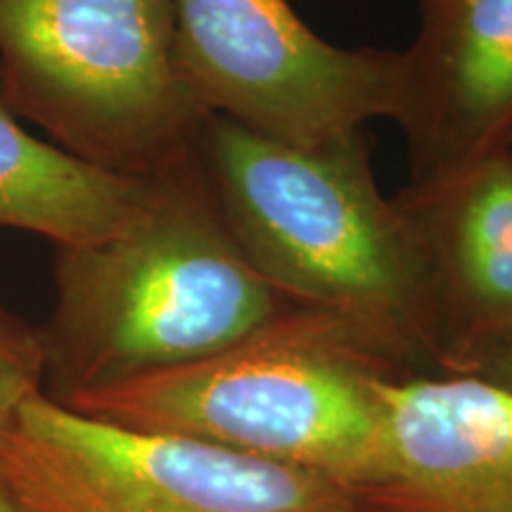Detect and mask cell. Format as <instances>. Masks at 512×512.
<instances>
[{
    "label": "cell",
    "mask_w": 512,
    "mask_h": 512,
    "mask_svg": "<svg viewBox=\"0 0 512 512\" xmlns=\"http://www.w3.org/2000/svg\"><path fill=\"white\" fill-rule=\"evenodd\" d=\"M425 268L441 375H475L512 347V164L503 150L396 195Z\"/></svg>",
    "instance_id": "52a82bcc"
},
{
    "label": "cell",
    "mask_w": 512,
    "mask_h": 512,
    "mask_svg": "<svg viewBox=\"0 0 512 512\" xmlns=\"http://www.w3.org/2000/svg\"><path fill=\"white\" fill-rule=\"evenodd\" d=\"M373 494L380 498L382 505H384V510H387V512H427V510L418 508V505L403 501V498H396L392 494H384V491H373Z\"/></svg>",
    "instance_id": "5bb4252c"
},
{
    "label": "cell",
    "mask_w": 512,
    "mask_h": 512,
    "mask_svg": "<svg viewBox=\"0 0 512 512\" xmlns=\"http://www.w3.org/2000/svg\"><path fill=\"white\" fill-rule=\"evenodd\" d=\"M195 155L223 221L292 302L373 330L434 366L425 268L401 204L377 188L363 133L285 145L209 114Z\"/></svg>",
    "instance_id": "7a4b0ae2"
},
{
    "label": "cell",
    "mask_w": 512,
    "mask_h": 512,
    "mask_svg": "<svg viewBox=\"0 0 512 512\" xmlns=\"http://www.w3.org/2000/svg\"><path fill=\"white\" fill-rule=\"evenodd\" d=\"M475 375H482L486 380L501 384V387L512 392V347L498 351L496 356H491Z\"/></svg>",
    "instance_id": "7c38bea8"
},
{
    "label": "cell",
    "mask_w": 512,
    "mask_h": 512,
    "mask_svg": "<svg viewBox=\"0 0 512 512\" xmlns=\"http://www.w3.org/2000/svg\"><path fill=\"white\" fill-rule=\"evenodd\" d=\"M152 188L155 178L102 169L36 138L0 98V228L55 247L98 245L133 221Z\"/></svg>",
    "instance_id": "30bf717a"
},
{
    "label": "cell",
    "mask_w": 512,
    "mask_h": 512,
    "mask_svg": "<svg viewBox=\"0 0 512 512\" xmlns=\"http://www.w3.org/2000/svg\"><path fill=\"white\" fill-rule=\"evenodd\" d=\"M46 392V347L41 330L0 302V425L24 403Z\"/></svg>",
    "instance_id": "8fae6325"
},
{
    "label": "cell",
    "mask_w": 512,
    "mask_h": 512,
    "mask_svg": "<svg viewBox=\"0 0 512 512\" xmlns=\"http://www.w3.org/2000/svg\"><path fill=\"white\" fill-rule=\"evenodd\" d=\"M0 477L31 512H384L370 491L207 441L128 430L46 394L0 425Z\"/></svg>",
    "instance_id": "5b68a950"
},
{
    "label": "cell",
    "mask_w": 512,
    "mask_h": 512,
    "mask_svg": "<svg viewBox=\"0 0 512 512\" xmlns=\"http://www.w3.org/2000/svg\"><path fill=\"white\" fill-rule=\"evenodd\" d=\"M297 309L242 252L192 152L117 235L57 247L43 394L67 401L197 363Z\"/></svg>",
    "instance_id": "6da1fadb"
},
{
    "label": "cell",
    "mask_w": 512,
    "mask_h": 512,
    "mask_svg": "<svg viewBox=\"0 0 512 512\" xmlns=\"http://www.w3.org/2000/svg\"><path fill=\"white\" fill-rule=\"evenodd\" d=\"M382 486L432 512L512 503V392L482 375L380 384Z\"/></svg>",
    "instance_id": "9c48e42d"
},
{
    "label": "cell",
    "mask_w": 512,
    "mask_h": 512,
    "mask_svg": "<svg viewBox=\"0 0 512 512\" xmlns=\"http://www.w3.org/2000/svg\"><path fill=\"white\" fill-rule=\"evenodd\" d=\"M396 124L411 185L444 181L503 150L512 131V0H420L403 50Z\"/></svg>",
    "instance_id": "ba28073f"
},
{
    "label": "cell",
    "mask_w": 512,
    "mask_h": 512,
    "mask_svg": "<svg viewBox=\"0 0 512 512\" xmlns=\"http://www.w3.org/2000/svg\"><path fill=\"white\" fill-rule=\"evenodd\" d=\"M430 512H432V510H430ZM489 512H512V503H508V505H501V508L489 510Z\"/></svg>",
    "instance_id": "2e32d148"
},
{
    "label": "cell",
    "mask_w": 512,
    "mask_h": 512,
    "mask_svg": "<svg viewBox=\"0 0 512 512\" xmlns=\"http://www.w3.org/2000/svg\"><path fill=\"white\" fill-rule=\"evenodd\" d=\"M174 19L197 105L259 136L316 147L399 114L403 55L339 48L287 0H174Z\"/></svg>",
    "instance_id": "8992f818"
},
{
    "label": "cell",
    "mask_w": 512,
    "mask_h": 512,
    "mask_svg": "<svg viewBox=\"0 0 512 512\" xmlns=\"http://www.w3.org/2000/svg\"><path fill=\"white\" fill-rule=\"evenodd\" d=\"M0 512H31L27 505L15 496V491L5 484L3 477H0Z\"/></svg>",
    "instance_id": "4fadbf2b"
},
{
    "label": "cell",
    "mask_w": 512,
    "mask_h": 512,
    "mask_svg": "<svg viewBox=\"0 0 512 512\" xmlns=\"http://www.w3.org/2000/svg\"><path fill=\"white\" fill-rule=\"evenodd\" d=\"M406 368L373 330L302 306L221 354L57 403L368 491L382 486L380 384Z\"/></svg>",
    "instance_id": "3957f363"
},
{
    "label": "cell",
    "mask_w": 512,
    "mask_h": 512,
    "mask_svg": "<svg viewBox=\"0 0 512 512\" xmlns=\"http://www.w3.org/2000/svg\"><path fill=\"white\" fill-rule=\"evenodd\" d=\"M0 98L50 143L157 178L209 117L176 62L174 0H0Z\"/></svg>",
    "instance_id": "277c9868"
},
{
    "label": "cell",
    "mask_w": 512,
    "mask_h": 512,
    "mask_svg": "<svg viewBox=\"0 0 512 512\" xmlns=\"http://www.w3.org/2000/svg\"><path fill=\"white\" fill-rule=\"evenodd\" d=\"M503 152H505V157H508V162L512 164V131H510L508 140H505V145H503Z\"/></svg>",
    "instance_id": "9a60e30c"
}]
</instances>
